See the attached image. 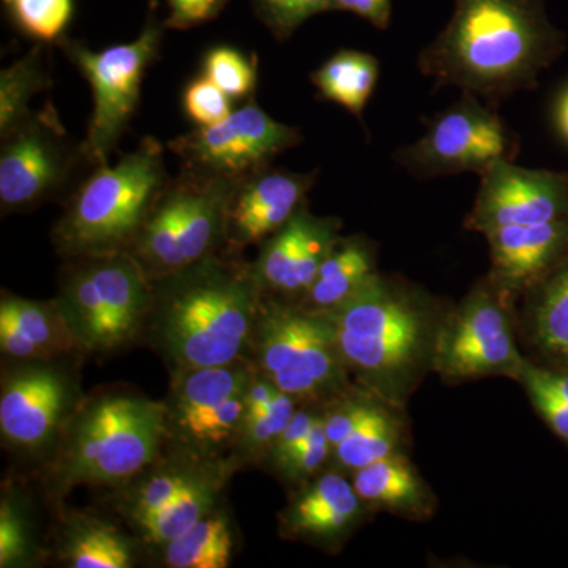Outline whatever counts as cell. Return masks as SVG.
Returning <instances> with one entry per match:
<instances>
[{"label": "cell", "mask_w": 568, "mask_h": 568, "mask_svg": "<svg viewBox=\"0 0 568 568\" xmlns=\"http://www.w3.org/2000/svg\"><path fill=\"white\" fill-rule=\"evenodd\" d=\"M562 51L545 0H455L446 28L417 58L433 91L455 88L491 106L537 88Z\"/></svg>", "instance_id": "cell-1"}, {"label": "cell", "mask_w": 568, "mask_h": 568, "mask_svg": "<svg viewBox=\"0 0 568 568\" xmlns=\"http://www.w3.org/2000/svg\"><path fill=\"white\" fill-rule=\"evenodd\" d=\"M264 293L252 263L224 246L174 274L152 280L144 335L171 372L250 358Z\"/></svg>", "instance_id": "cell-2"}, {"label": "cell", "mask_w": 568, "mask_h": 568, "mask_svg": "<svg viewBox=\"0 0 568 568\" xmlns=\"http://www.w3.org/2000/svg\"><path fill=\"white\" fill-rule=\"evenodd\" d=\"M452 305L399 275H373L345 304L324 313L357 386L405 410L435 365Z\"/></svg>", "instance_id": "cell-3"}, {"label": "cell", "mask_w": 568, "mask_h": 568, "mask_svg": "<svg viewBox=\"0 0 568 568\" xmlns=\"http://www.w3.org/2000/svg\"><path fill=\"white\" fill-rule=\"evenodd\" d=\"M168 439L166 403L130 388L97 392L67 418L48 489L58 497L81 485L126 484L160 457Z\"/></svg>", "instance_id": "cell-4"}, {"label": "cell", "mask_w": 568, "mask_h": 568, "mask_svg": "<svg viewBox=\"0 0 568 568\" xmlns=\"http://www.w3.org/2000/svg\"><path fill=\"white\" fill-rule=\"evenodd\" d=\"M168 181L164 145L153 136L118 163L92 168L63 201L51 233L55 252L63 260L129 253Z\"/></svg>", "instance_id": "cell-5"}, {"label": "cell", "mask_w": 568, "mask_h": 568, "mask_svg": "<svg viewBox=\"0 0 568 568\" xmlns=\"http://www.w3.org/2000/svg\"><path fill=\"white\" fill-rule=\"evenodd\" d=\"M55 304L81 353L108 355L144 335L152 280L130 253L65 260Z\"/></svg>", "instance_id": "cell-6"}, {"label": "cell", "mask_w": 568, "mask_h": 568, "mask_svg": "<svg viewBox=\"0 0 568 568\" xmlns=\"http://www.w3.org/2000/svg\"><path fill=\"white\" fill-rule=\"evenodd\" d=\"M250 361L298 405L324 406L354 387L324 313L264 294Z\"/></svg>", "instance_id": "cell-7"}, {"label": "cell", "mask_w": 568, "mask_h": 568, "mask_svg": "<svg viewBox=\"0 0 568 568\" xmlns=\"http://www.w3.org/2000/svg\"><path fill=\"white\" fill-rule=\"evenodd\" d=\"M237 185L185 168L170 178L129 252L149 278L174 274L226 246L227 211Z\"/></svg>", "instance_id": "cell-8"}, {"label": "cell", "mask_w": 568, "mask_h": 568, "mask_svg": "<svg viewBox=\"0 0 568 568\" xmlns=\"http://www.w3.org/2000/svg\"><path fill=\"white\" fill-rule=\"evenodd\" d=\"M163 28L149 21L138 39L95 51L80 41H61V48L92 89V114L82 153L92 168L110 163L111 153L129 130L138 106L145 71L155 62Z\"/></svg>", "instance_id": "cell-9"}, {"label": "cell", "mask_w": 568, "mask_h": 568, "mask_svg": "<svg viewBox=\"0 0 568 568\" xmlns=\"http://www.w3.org/2000/svg\"><path fill=\"white\" fill-rule=\"evenodd\" d=\"M0 209L6 213L31 212L50 201L69 197L92 170L81 142L71 140L51 102L0 138Z\"/></svg>", "instance_id": "cell-10"}, {"label": "cell", "mask_w": 568, "mask_h": 568, "mask_svg": "<svg viewBox=\"0 0 568 568\" xmlns=\"http://www.w3.org/2000/svg\"><path fill=\"white\" fill-rule=\"evenodd\" d=\"M519 138L491 106L473 93L437 112L425 133L398 149L394 160L418 181L447 175H481L500 160H517Z\"/></svg>", "instance_id": "cell-11"}, {"label": "cell", "mask_w": 568, "mask_h": 568, "mask_svg": "<svg viewBox=\"0 0 568 568\" xmlns=\"http://www.w3.org/2000/svg\"><path fill=\"white\" fill-rule=\"evenodd\" d=\"M515 302L489 282L474 284L458 305L448 310L437 339L435 365L447 384H462L481 377L515 379L528 358L515 339Z\"/></svg>", "instance_id": "cell-12"}, {"label": "cell", "mask_w": 568, "mask_h": 568, "mask_svg": "<svg viewBox=\"0 0 568 568\" xmlns=\"http://www.w3.org/2000/svg\"><path fill=\"white\" fill-rule=\"evenodd\" d=\"M304 141L297 126L275 121L254 99L222 122L196 126L168 142L181 168L207 178L241 182L271 166L280 153Z\"/></svg>", "instance_id": "cell-13"}, {"label": "cell", "mask_w": 568, "mask_h": 568, "mask_svg": "<svg viewBox=\"0 0 568 568\" xmlns=\"http://www.w3.org/2000/svg\"><path fill=\"white\" fill-rule=\"evenodd\" d=\"M52 361L20 362L3 372L0 433L11 447L26 452L47 447L80 403L69 372Z\"/></svg>", "instance_id": "cell-14"}, {"label": "cell", "mask_w": 568, "mask_h": 568, "mask_svg": "<svg viewBox=\"0 0 568 568\" xmlns=\"http://www.w3.org/2000/svg\"><path fill=\"white\" fill-rule=\"evenodd\" d=\"M480 178L473 209L463 226L488 234L497 227L568 219V174L530 170L500 160Z\"/></svg>", "instance_id": "cell-15"}, {"label": "cell", "mask_w": 568, "mask_h": 568, "mask_svg": "<svg viewBox=\"0 0 568 568\" xmlns=\"http://www.w3.org/2000/svg\"><path fill=\"white\" fill-rule=\"evenodd\" d=\"M342 227L336 216L315 215L308 203L302 205L282 230L265 239L252 263L263 293L301 298L342 237Z\"/></svg>", "instance_id": "cell-16"}, {"label": "cell", "mask_w": 568, "mask_h": 568, "mask_svg": "<svg viewBox=\"0 0 568 568\" xmlns=\"http://www.w3.org/2000/svg\"><path fill=\"white\" fill-rule=\"evenodd\" d=\"M353 478L331 466L295 489L278 515L280 536L324 551H338L372 518Z\"/></svg>", "instance_id": "cell-17"}, {"label": "cell", "mask_w": 568, "mask_h": 568, "mask_svg": "<svg viewBox=\"0 0 568 568\" xmlns=\"http://www.w3.org/2000/svg\"><path fill=\"white\" fill-rule=\"evenodd\" d=\"M254 366L250 358L173 373L166 402L168 433L178 446L203 454L213 426L231 396L248 386Z\"/></svg>", "instance_id": "cell-18"}, {"label": "cell", "mask_w": 568, "mask_h": 568, "mask_svg": "<svg viewBox=\"0 0 568 568\" xmlns=\"http://www.w3.org/2000/svg\"><path fill=\"white\" fill-rule=\"evenodd\" d=\"M316 179L317 171L294 173L271 164L239 182L227 211L226 246L242 253L263 244L308 203Z\"/></svg>", "instance_id": "cell-19"}, {"label": "cell", "mask_w": 568, "mask_h": 568, "mask_svg": "<svg viewBox=\"0 0 568 568\" xmlns=\"http://www.w3.org/2000/svg\"><path fill=\"white\" fill-rule=\"evenodd\" d=\"M485 239L491 260L487 278L517 304L568 253V219L497 227Z\"/></svg>", "instance_id": "cell-20"}, {"label": "cell", "mask_w": 568, "mask_h": 568, "mask_svg": "<svg viewBox=\"0 0 568 568\" xmlns=\"http://www.w3.org/2000/svg\"><path fill=\"white\" fill-rule=\"evenodd\" d=\"M355 491L372 511H386L428 521L437 510V499L405 452L390 455L351 474Z\"/></svg>", "instance_id": "cell-21"}, {"label": "cell", "mask_w": 568, "mask_h": 568, "mask_svg": "<svg viewBox=\"0 0 568 568\" xmlns=\"http://www.w3.org/2000/svg\"><path fill=\"white\" fill-rule=\"evenodd\" d=\"M233 458V457H231ZM231 458H205L181 446L170 458H156L151 466L126 481L121 508L136 525L141 519L168 506L174 497L222 469Z\"/></svg>", "instance_id": "cell-22"}, {"label": "cell", "mask_w": 568, "mask_h": 568, "mask_svg": "<svg viewBox=\"0 0 568 568\" xmlns=\"http://www.w3.org/2000/svg\"><path fill=\"white\" fill-rule=\"evenodd\" d=\"M377 272L375 242L362 234L342 235L325 257L315 282L297 302L312 312H332L353 297Z\"/></svg>", "instance_id": "cell-23"}, {"label": "cell", "mask_w": 568, "mask_h": 568, "mask_svg": "<svg viewBox=\"0 0 568 568\" xmlns=\"http://www.w3.org/2000/svg\"><path fill=\"white\" fill-rule=\"evenodd\" d=\"M523 297L529 342L568 373V253Z\"/></svg>", "instance_id": "cell-24"}, {"label": "cell", "mask_w": 568, "mask_h": 568, "mask_svg": "<svg viewBox=\"0 0 568 568\" xmlns=\"http://www.w3.org/2000/svg\"><path fill=\"white\" fill-rule=\"evenodd\" d=\"M58 555L71 568H132L136 564L132 538L111 523L85 514L63 519Z\"/></svg>", "instance_id": "cell-25"}, {"label": "cell", "mask_w": 568, "mask_h": 568, "mask_svg": "<svg viewBox=\"0 0 568 568\" xmlns=\"http://www.w3.org/2000/svg\"><path fill=\"white\" fill-rule=\"evenodd\" d=\"M237 459L231 458L222 469L181 493L155 514L136 523L134 528L140 532L142 540L164 548L174 538L182 536L185 530L196 525L205 515L215 510L219 507L222 489L226 485L227 478L233 476L234 470L237 469Z\"/></svg>", "instance_id": "cell-26"}, {"label": "cell", "mask_w": 568, "mask_h": 568, "mask_svg": "<svg viewBox=\"0 0 568 568\" xmlns=\"http://www.w3.org/2000/svg\"><path fill=\"white\" fill-rule=\"evenodd\" d=\"M379 71V61L369 52L342 50L313 71L310 81L324 100L345 108L364 122L365 108L375 93Z\"/></svg>", "instance_id": "cell-27"}, {"label": "cell", "mask_w": 568, "mask_h": 568, "mask_svg": "<svg viewBox=\"0 0 568 568\" xmlns=\"http://www.w3.org/2000/svg\"><path fill=\"white\" fill-rule=\"evenodd\" d=\"M402 413V409L381 402L357 429L334 448L332 466L351 476L377 459L405 452L406 424Z\"/></svg>", "instance_id": "cell-28"}, {"label": "cell", "mask_w": 568, "mask_h": 568, "mask_svg": "<svg viewBox=\"0 0 568 568\" xmlns=\"http://www.w3.org/2000/svg\"><path fill=\"white\" fill-rule=\"evenodd\" d=\"M233 551L231 519L222 507H216L170 541L163 548V560L171 568H226Z\"/></svg>", "instance_id": "cell-29"}, {"label": "cell", "mask_w": 568, "mask_h": 568, "mask_svg": "<svg viewBox=\"0 0 568 568\" xmlns=\"http://www.w3.org/2000/svg\"><path fill=\"white\" fill-rule=\"evenodd\" d=\"M0 315L9 316L22 334L39 347L47 361L81 353L54 298L48 302L29 301L2 291Z\"/></svg>", "instance_id": "cell-30"}, {"label": "cell", "mask_w": 568, "mask_h": 568, "mask_svg": "<svg viewBox=\"0 0 568 568\" xmlns=\"http://www.w3.org/2000/svg\"><path fill=\"white\" fill-rule=\"evenodd\" d=\"M51 84L47 55L40 43L0 71V138L31 114L33 97L48 91Z\"/></svg>", "instance_id": "cell-31"}, {"label": "cell", "mask_w": 568, "mask_h": 568, "mask_svg": "<svg viewBox=\"0 0 568 568\" xmlns=\"http://www.w3.org/2000/svg\"><path fill=\"white\" fill-rule=\"evenodd\" d=\"M298 403L290 395L278 394L267 406L244 414L241 433L235 443V459L244 462H265L275 440L290 424Z\"/></svg>", "instance_id": "cell-32"}, {"label": "cell", "mask_w": 568, "mask_h": 568, "mask_svg": "<svg viewBox=\"0 0 568 568\" xmlns=\"http://www.w3.org/2000/svg\"><path fill=\"white\" fill-rule=\"evenodd\" d=\"M11 20L40 44L61 43L73 18V0H3Z\"/></svg>", "instance_id": "cell-33"}, {"label": "cell", "mask_w": 568, "mask_h": 568, "mask_svg": "<svg viewBox=\"0 0 568 568\" xmlns=\"http://www.w3.org/2000/svg\"><path fill=\"white\" fill-rule=\"evenodd\" d=\"M257 58L231 47H216L205 54L203 74L233 100L253 99L257 84Z\"/></svg>", "instance_id": "cell-34"}, {"label": "cell", "mask_w": 568, "mask_h": 568, "mask_svg": "<svg viewBox=\"0 0 568 568\" xmlns=\"http://www.w3.org/2000/svg\"><path fill=\"white\" fill-rule=\"evenodd\" d=\"M32 523L20 497L7 495L0 503V567H24L32 560Z\"/></svg>", "instance_id": "cell-35"}, {"label": "cell", "mask_w": 568, "mask_h": 568, "mask_svg": "<svg viewBox=\"0 0 568 568\" xmlns=\"http://www.w3.org/2000/svg\"><path fill=\"white\" fill-rule=\"evenodd\" d=\"M331 462L332 447L325 433L323 413H321L304 443L274 473L286 484L301 487L327 469Z\"/></svg>", "instance_id": "cell-36"}, {"label": "cell", "mask_w": 568, "mask_h": 568, "mask_svg": "<svg viewBox=\"0 0 568 568\" xmlns=\"http://www.w3.org/2000/svg\"><path fill=\"white\" fill-rule=\"evenodd\" d=\"M257 17L280 41H286L304 22L336 10L334 0H254Z\"/></svg>", "instance_id": "cell-37"}, {"label": "cell", "mask_w": 568, "mask_h": 568, "mask_svg": "<svg viewBox=\"0 0 568 568\" xmlns=\"http://www.w3.org/2000/svg\"><path fill=\"white\" fill-rule=\"evenodd\" d=\"M182 106L190 121L197 126H209L222 122L233 112V99L203 74L186 85Z\"/></svg>", "instance_id": "cell-38"}, {"label": "cell", "mask_w": 568, "mask_h": 568, "mask_svg": "<svg viewBox=\"0 0 568 568\" xmlns=\"http://www.w3.org/2000/svg\"><path fill=\"white\" fill-rule=\"evenodd\" d=\"M515 381L525 387L530 402L549 428L568 443V403L541 383L532 362L526 361Z\"/></svg>", "instance_id": "cell-39"}, {"label": "cell", "mask_w": 568, "mask_h": 568, "mask_svg": "<svg viewBox=\"0 0 568 568\" xmlns=\"http://www.w3.org/2000/svg\"><path fill=\"white\" fill-rule=\"evenodd\" d=\"M323 413V406L298 405L290 424L283 429L282 435L275 440L274 447L268 452L265 463L271 465L272 470L278 469L297 447L304 443L306 436L312 432L317 418Z\"/></svg>", "instance_id": "cell-40"}, {"label": "cell", "mask_w": 568, "mask_h": 568, "mask_svg": "<svg viewBox=\"0 0 568 568\" xmlns=\"http://www.w3.org/2000/svg\"><path fill=\"white\" fill-rule=\"evenodd\" d=\"M170 6V18L164 21V28L190 29L203 24L216 17L224 0H166Z\"/></svg>", "instance_id": "cell-41"}, {"label": "cell", "mask_w": 568, "mask_h": 568, "mask_svg": "<svg viewBox=\"0 0 568 568\" xmlns=\"http://www.w3.org/2000/svg\"><path fill=\"white\" fill-rule=\"evenodd\" d=\"M0 349L14 362L47 361L39 347L6 315H0Z\"/></svg>", "instance_id": "cell-42"}, {"label": "cell", "mask_w": 568, "mask_h": 568, "mask_svg": "<svg viewBox=\"0 0 568 568\" xmlns=\"http://www.w3.org/2000/svg\"><path fill=\"white\" fill-rule=\"evenodd\" d=\"M555 121L560 136L568 142V88L560 93L555 108Z\"/></svg>", "instance_id": "cell-43"}]
</instances>
